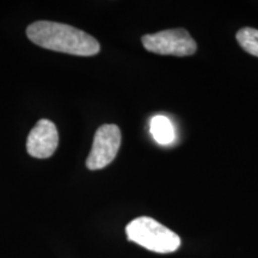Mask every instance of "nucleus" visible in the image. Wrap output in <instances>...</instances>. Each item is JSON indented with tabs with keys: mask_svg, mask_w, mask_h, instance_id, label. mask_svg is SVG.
Wrapping results in <instances>:
<instances>
[{
	"mask_svg": "<svg viewBox=\"0 0 258 258\" xmlns=\"http://www.w3.org/2000/svg\"><path fill=\"white\" fill-rule=\"evenodd\" d=\"M27 36L38 47L77 56L99 53L98 41L88 32L57 22L38 21L27 28Z\"/></svg>",
	"mask_w": 258,
	"mask_h": 258,
	"instance_id": "nucleus-1",
	"label": "nucleus"
},
{
	"mask_svg": "<svg viewBox=\"0 0 258 258\" xmlns=\"http://www.w3.org/2000/svg\"><path fill=\"white\" fill-rule=\"evenodd\" d=\"M128 240L157 253L175 252L180 246L178 234L148 217H140L125 227Z\"/></svg>",
	"mask_w": 258,
	"mask_h": 258,
	"instance_id": "nucleus-2",
	"label": "nucleus"
},
{
	"mask_svg": "<svg viewBox=\"0 0 258 258\" xmlns=\"http://www.w3.org/2000/svg\"><path fill=\"white\" fill-rule=\"evenodd\" d=\"M141 41L148 51L159 55L190 56L198 49L195 40L188 30L183 28L147 34L143 36Z\"/></svg>",
	"mask_w": 258,
	"mask_h": 258,
	"instance_id": "nucleus-3",
	"label": "nucleus"
},
{
	"mask_svg": "<svg viewBox=\"0 0 258 258\" xmlns=\"http://www.w3.org/2000/svg\"><path fill=\"white\" fill-rule=\"evenodd\" d=\"M121 131L116 124H103L97 129L86 166L89 170H101L117 156L121 146Z\"/></svg>",
	"mask_w": 258,
	"mask_h": 258,
	"instance_id": "nucleus-4",
	"label": "nucleus"
},
{
	"mask_svg": "<svg viewBox=\"0 0 258 258\" xmlns=\"http://www.w3.org/2000/svg\"><path fill=\"white\" fill-rule=\"evenodd\" d=\"M59 145L56 125L49 120L42 118L31 129L27 140V151L31 157L47 159L55 153Z\"/></svg>",
	"mask_w": 258,
	"mask_h": 258,
	"instance_id": "nucleus-5",
	"label": "nucleus"
},
{
	"mask_svg": "<svg viewBox=\"0 0 258 258\" xmlns=\"http://www.w3.org/2000/svg\"><path fill=\"white\" fill-rule=\"evenodd\" d=\"M151 134L160 145H170L175 140L173 124L166 116L157 115L151 120Z\"/></svg>",
	"mask_w": 258,
	"mask_h": 258,
	"instance_id": "nucleus-6",
	"label": "nucleus"
},
{
	"mask_svg": "<svg viewBox=\"0 0 258 258\" xmlns=\"http://www.w3.org/2000/svg\"><path fill=\"white\" fill-rule=\"evenodd\" d=\"M239 46L251 55L258 57V30L253 28H243L237 32Z\"/></svg>",
	"mask_w": 258,
	"mask_h": 258,
	"instance_id": "nucleus-7",
	"label": "nucleus"
}]
</instances>
